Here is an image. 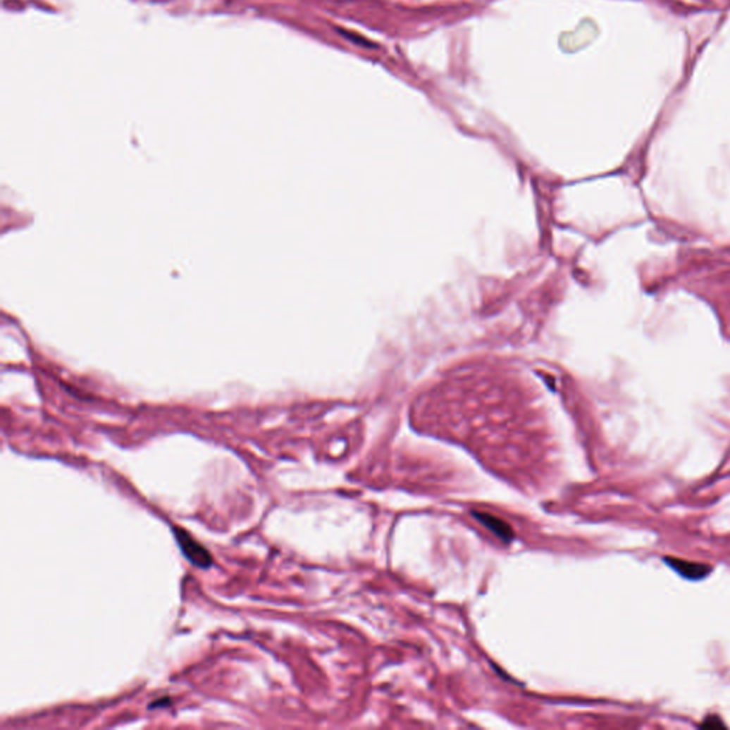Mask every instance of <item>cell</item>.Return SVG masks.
<instances>
[{"label": "cell", "instance_id": "1", "mask_svg": "<svg viewBox=\"0 0 730 730\" xmlns=\"http://www.w3.org/2000/svg\"><path fill=\"white\" fill-rule=\"evenodd\" d=\"M173 532H174L175 540L181 550V554L185 555L193 565H196L202 569H209L213 565V557L206 550V546H203L197 539H194L187 531L174 526Z\"/></svg>", "mask_w": 730, "mask_h": 730}, {"label": "cell", "instance_id": "2", "mask_svg": "<svg viewBox=\"0 0 730 730\" xmlns=\"http://www.w3.org/2000/svg\"><path fill=\"white\" fill-rule=\"evenodd\" d=\"M664 561L669 567L674 568L678 574H681L682 576H685L688 579H702L710 572V568L703 564L682 561L678 558H666Z\"/></svg>", "mask_w": 730, "mask_h": 730}, {"label": "cell", "instance_id": "3", "mask_svg": "<svg viewBox=\"0 0 730 730\" xmlns=\"http://www.w3.org/2000/svg\"><path fill=\"white\" fill-rule=\"evenodd\" d=\"M472 515L479 521L482 522L486 528H490L493 532H495L500 538H502L504 540H511L512 539V531L509 528L508 524H505L504 521H501L500 518L497 516H493L490 514H483V512H476L474 511Z\"/></svg>", "mask_w": 730, "mask_h": 730}]
</instances>
